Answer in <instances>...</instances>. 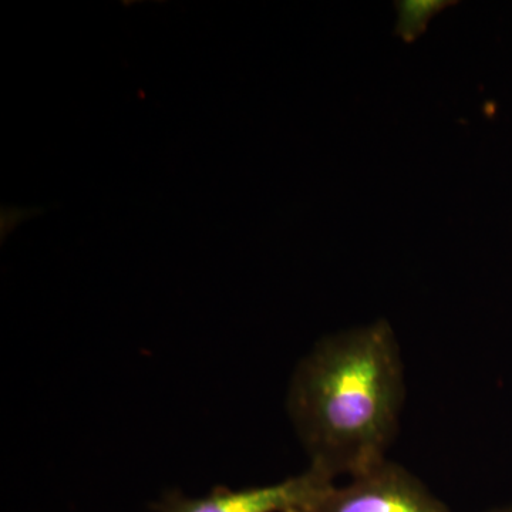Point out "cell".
<instances>
[{"label":"cell","instance_id":"cell-4","mask_svg":"<svg viewBox=\"0 0 512 512\" xmlns=\"http://www.w3.org/2000/svg\"><path fill=\"white\" fill-rule=\"evenodd\" d=\"M439 2H403L399 3L400 20L397 32L412 42L426 28L431 16L443 8Z\"/></svg>","mask_w":512,"mask_h":512},{"label":"cell","instance_id":"cell-1","mask_svg":"<svg viewBox=\"0 0 512 512\" xmlns=\"http://www.w3.org/2000/svg\"><path fill=\"white\" fill-rule=\"evenodd\" d=\"M404 400L399 340L379 319L320 339L296 366L286 407L309 467L333 481L386 460Z\"/></svg>","mask_w":512,"mask_h":512},{"label":"cell","instance_id":"cell-2","mask_svg":"<svg viewBox=\"0 0 512 512\" xmlns=\"http://www.w3.org/2000/svg\"><path fill=\"white\" fill-rule=\"evenodd\" d=\"M306 512H451L419 477L390 461L350 478L343 487L330 485Z\"/></svg>","mask_w":512,"mask_h":512},{"label":"cell","instance_id":"cell-6","mask_svg":"<svg viewBox=\"0 0 512 512\" xmlns=\"http://www.w3.org/2000/svg\"><path fill=\"white\" fill-rule=\"evenodd\" d=\"M285 512H306V511L302 510V508H291V510H288Z\"/></svg>","mask_w":512,"mask_h":512},{"label":"cell","instance_id":"cell-3","mask_svg":"<svg viewBox=\"0 0 512 512\" xmlns=\"http://www.w3.org/2000/svg\"><path fill=\"white\" fill-rule=\"evenodd\" d=\"M333 485L330 478L309 467L299 476L266 487L228 490L218 487L200 498L185 497L173 491L154 504L157 512H285L291 508L306 510L320 494Z\"/></svg>","mask_w":512,"mask_h":512},{"label":"cell","instance_id":"cell-5","mask_svg":"<svg viewBox=\"0 0 512 512\" xmlns=\"http://www.w3.org/2000/svg\"><path fill=\"white\" fill-rule=\"evenodd\" d=\"M485 512H512V505H507V507L493 508V510H488Z\"/></svg>","mask_w":512,"mask_h":512}]
</instances>
